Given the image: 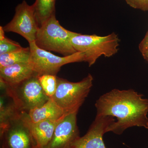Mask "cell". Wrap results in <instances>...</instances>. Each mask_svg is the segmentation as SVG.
<instances>
[{
    "mask_svg": "<svg viewBox=\"0 0 148 148\" xmlns=\"http://www.w3.org/2000/svg\"><path fill=\"white\" fill-rule=\"evenodd\" d=\"M116 119L111 116H97L86 134L75 143L72 148H107L103 136Z\"/></svg>",
    "mask_w": 148,
    "mask_h": 148,
    "instance_id": "cell-10",
    "label": "cell"
},
{
    "mask_svg": "<svg viewBox=\"0 0 148 148\" xmlns=\"http://www.w3.org/2000/svg\"><path fill=\"white\" fill-rule=\"evenodd\" d=\"M132 8L148 10V0H124Z\"/></svg>",
    "mask_w": 148,
    "mask_h": 148,
    "instance_id": "cell-19",
    "label": "cell"
},
{
    "mask_svg": "<svg viewBox=\"0 0 148 148\" xmlns=\"http://www.w3.org/2000/svg\"><path fill=\"white\" fill-rule=\"evenodd\" d=\"M78 112L65 115L56 127L53 136L45 148H72L80 138L77 125Z\"/></svg>",
    "mask_w": 148,
    "mask_h": 148,
    "instance_id": "cell-9",
    "label": "cell"
},
{
    "mask_svg": "<svg viewBox=\"0 0 148 148\" xmlns=\"http://www.w3.org/2000/svg\"><path fill=\"white\" fill-rule=\"evenodd\" d=\"M97 116H111L117 121L109 126L108 132L120 135L129 127L148 129V99L132 89H114L101 95L95 104Z\"/></svg>",
    "mask_w": 148,
    "mask_h": 148,
    "instance_id": "cell-1",
    "label": "cell"
},
{
    "mask_svg": "<svg viewBox=\"0 0 148 148\" xmlns=\"http://www.w3.org/2000/svg\"><path fill=\"white\" fill-rule=\"evenodd\" d=\"M27 113L21 112L1 130L2 148H38L27 124Z\"/></svg>",
    "mask_w": 148,
    "mask_h": 148,
    "instance_id": "cell-7",
    "label": "cell"
},
{
    "mask_svg": "<svg viewBox=\"0 0 148 148\" xmlns=\"http://www.w3.org/2000/svg\"><path fill=\"white\" fill-rule=\"evenodd\" d=\"M1 86L12 98L18 110L23 112L28 113L31 110L42 106L49 99L43 90L36 73L15 86L1 84Z\"/></svg>",
    "mask_w": 148,
    "mask_h": 148,
    "instance_id": "cell-5",
    "label": "cell"
},
{
    "mask_svg": "<svg viewBox=\"0 0 148 148\" xmlns=\"http://www.w3.org/2000/svg\"><path fill=\"white\" fill-rule=\"evenodd\" d=\"M23 48L18 42L7 38L3 27H0V55L17 51Z\"/></svg>",
    "mask_w": 148,
    "mask_h": 148,
    "instance_id": "cell-18",
    "label": "cell"
},
{
    "mask_svg": "<svg viewBox=\"0 0 148 148\" xmlns=\"http://www.w3.org/2000/svg\"><path fill=\"white\" fill-rule=\"evenodd\" d=\"M62 118L57 120H47L34 123L31 121L27 113L26 120L27 124L38 148H46L52 138L56 127Z\"/></svg>",
    "mask_w": 148,
    "mask_h": 148,
    "instance_id": "cell-12",
    "label": "cell"
},
{
    "mask_svg": "<svg viewBox=\"0 0 148 148\" xmlns=\"http://www.w3.org/2000/svg\"><path fill=\"white\" fill-rule=\"evenodd\" d=\"M119 41L115 33L104 36L79 34L72 38L71 44L77 52L84 54V62L90 67L100 56L110 57L117 53Z\"/></svg>",
    "mask_w": 148,
    "mask_h": 148,
    "instance_id": "cell-3",
    "label": "cell"
},
{
    "mask_svg": "<svg viewBox=\"0 0 148 148\" xmlns=\"http://www.w3.org/2000/svg\"><path fill=\"white\" fill-rule=\"evenodd\" d=\"M57 77L56 75L48 74L38 75V78L43 90L49 98H51L56 91Z\"/></svg>",
    "mask_w": 148,
    "mask_h": 148,
    "instance_id": "cell-17",
    "label": "cell"
},
{
    "mask_svg": "<svg viewBox=\"0 0 148 148\" xmlns=\"http://www.w3.org/2000/svg\"><path fill=\"white\" fill-rule=\"evenodd\" d=\"M79 34L62 27L54 14L40 26L35 42L44 50L68 56L77 52L72 45L71 39Z\"/></svg>",
    "mask_w": 148,
    "mask_h": 148,
    "instance_id": "cell-2",
    "label": "cell"
},
{
    "mask_svg": "<svg viewBox=\"0 0 148 148\" xmlns=\"http://www.w3.org/2000/svg\"><path fill=\"white\" fill-rule=\"evenodd\" d=\"M39 26L33 5L24 0L15 8L13 18L3 27L5 32H14L21 35L29 44L35 42Z\"/></svg>",
    "mask_w": 148,
    "mask_h": 148,
    "instance_id": "cell-8",
    "label": "cell"
},
{
    "mask_svg": "<svg viewBox=\"0 0 148 148\" xmlns=\"http://www.w3.org/2000/svg\"><path fill=\"white\" fill-rule=\"evenodd\" d=\"M139 49L141 53L148 50V31L139 45Z\"/></svg>",
    "mask_w": 148,
    "mask_h": 148,
    "instance_id": "cell-20",
    "label": "cell"
},
{
    "mask_svg": "<svg viewBox=\"0 0 148 148\" xmlns=\"http://www.w3.org/2000/svg\"><path fill=\"white\" fill-rule=\"evenodd\" d=\"M93 78L88 75L78 82L57 77V88L51 98L66 114L78 112L90 92Z\"/></svg>",
    "mask_w": 148,
    "mask_h": 148,
    "instance_id": "cell-4",
    "label": "cell"
},
{
    "mask_svg": "<svg viewBox=\"0 0 148 148\" xmlns=\"http://www.w3.org/2000/svg\"><path fill=\"white\" fill-rule=\"evenodd\" d=\"M56 0H36L33 4L37 22L39 27L55 14Z\"/></svg>",
    "mask_w": 148,
    "mask_h": 148,
    "instance_id": "cell-15",
    "label": "cell"
},
{
    "mask_svg": "<svg viewBox=\"0 0 148 148\" xmlns=\"http://www.w3.org/2000/svg\"><path fill=\"white\" fill-rule=\"evenodd\" d=\"M7 95H1L0 104V128L3 129L12 119L17 116L21 112L18 110L10 97L9 102L7 101Z\"/></svg>",
    "mask_w": 148,
    "mask_h": 148,
    "instance_id": "cell-14",
    "label": "cell"
},
{
    "mask_svg": "<svg viewBox=\"0 0 148 148\" xmlns=\"http://www.w3.org/2000/svg\"><path fill=\"white\" fill-rule=\"evenodd\" d=\"M142 55L143 58L146 60L148 63V50L146 51L145 52H143Z\"/></svg>",
    "mask_w": 148,
    "mask_h": 148,
    "instance_id": "cell-21",
    "label": "cell"
},
{
    "mask_svg": "<svg viewBox=\"0 0 148 148\" xmlns=\"http://www.w3.org/2000/svg\"><path fill=\"white\" fill-rule=\"evenodd\" d=\"M29 47L31 53L29 63L38 75L48 74L56 76L64 65L84 62V54L82 52L60 57L38 47L35 42L30 44Z\"/></svg>",
    "mask_w": 148,
    "mask_h": 148,
    "instance_id": "cell-6",
    "label": "cell"
},
{
    "mask_svg": "<svg viewBox=\"0 0 148 148\" xmlns=\"http://www.w3.org/2000/svg\"></svg>",
    "mask_w": 148,
    "mask_h": 148,
    "instance_id": "cell-22",
    "label": "cell"
},
{
    "mask_svg": "<svg viewBox=\"0 0 148 148\" xmlns=\"http://www.w3.org/2000/svg\"><path fill=\"white\" fill-rule=\"evenodd\" d=\"M30 47L19 51L0 55V68L21 63H29L31 58Z\"/></svg>",
    "mask_w": 148,
    "mask_h": 148,
    "instance_id": "cell-16",
    "label": "cell"
},
{
    "mask_svg": "<svg viewBox=\"0 0 148 148\" xmlns=\"http://www.w3.org/2000/svg\"><path fill=\"white\" fill-rule=\"evenodd\" d=\"M36 73L30 63H21L0 68L1 84L15 86Z\"/></svg>",
    "mask_w": 148,
    "mask_h": 148,
    "instance_id": "cell-11",
    "label": "cell"
},
{
    "mask_svg": "<svg viewBox=\"0 0 148 148\" xmlns=\"http://www.w3.org/2000/svg\"><path fill=\"white\" fill-rule=\"evenodd\" d=\"M28 114L32 122L37 123L47 120L60 119L66 114L51 98H49L42 106L29 111Z\"/></svg>",
    "mask_w": 148,
    "mask_h": 148,
    "instance_id": "cell-13",
    "label": "cell"
}]
</instances>
